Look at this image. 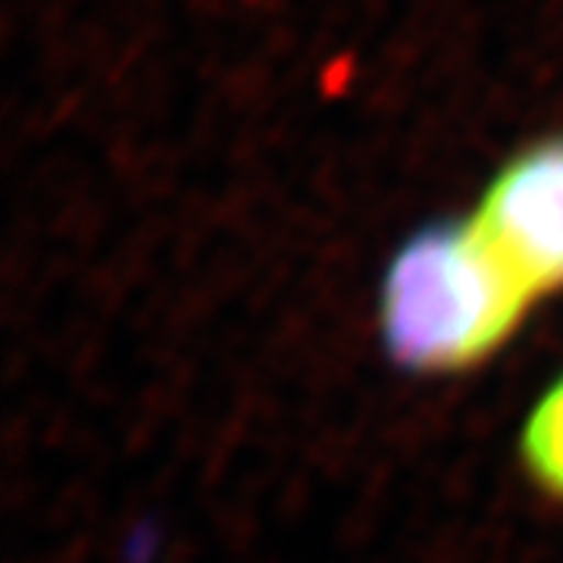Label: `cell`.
<instances>
[{
  "mask_svg": "<svg viewBox=\"0 0 563 563\" xmlns=\"http://www.w3.org/2000/svg\"><path fill=\"white\" fill-rule=\"evenodd\" d=\"M536 303L473 222H442L398 251L383 285V339L413 373H454L485 361Z\"/></svg>",
  "mask_w": 563,
  "mask_h": 563,
  "instance_id": "obj_1",
  "label": "cell"
},
{
  "mask_svg": "<svg viewBox=\"0 0 563 563\" xmlns=\"http://www.w3.org/2000/svg\"><path fill=\"white\" fill-rule=\"evenodd\" d=\"M470 222L532 301L563 288V135L504 163Z\"/></svg>",
  "mask_w": 563,
  "mask_h": 563,
  "instance_id": "obj_2",
  "label": "cell"
},
{
  "mask_svg": "<svg viewBox=\"0 0 563 563\" xmlns=\"http://www.w3.org/2000/svg\"><path fill=\"white\" fill-rule=\"evenodd\" d=\"M523 457L536 483L563 498V379L529 413L523 429Z\"/></svg>",
  "mask_w": 563,
  "mask_h": 563,
  "instance_id": "obj_3",
  "label": "cell"
}]
</instances>
